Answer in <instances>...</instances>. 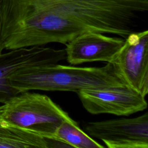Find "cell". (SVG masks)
I'll return each mask as SVG.
<instances>
[{
	"mask_svg": "<svg viewBox=\"0 0 148 148\" xmlns=\"http://www.w3.org/2000/svg\"><path fill=\"white\" fill-rule=\"evenodd\" d=\"M0 119L43 137H54L62 122L72 120L49 97L29 91L19 93L2 103Z\"/></svg>",
	"mask_w": 148,
	"mask_h": 148,
	"instance_id": "cell-3",
	"label": "cell"
},
{
	"mask_svg": "<svg viewBox=\"0 0 148 148\" xmlns=\"http://www.w3.org/2000/svg\"><path fill=\"white\" fill-rule=\"evenodd\" d=\"M147 0H0L5 50L66 45L86 32L125 39L137 31Z\"/></svg>",
	"mask_w": 148,
	"mask_h": 148,
	"instance_id": "cell-1",
	"label": "cell"
},
{
	"mask_svg": "<svg viewBox=\"0 0 148 148\" xmlns=\"http://www.w3.org/2000/svg\"><path fill=\"white\" fill-rule=\"evenodd\" d=\"M126 84L144 97L148 92V31L129 35L112 63Z\"/></svg>",
	"mask_w": 148,
	"mask_h": 148,
	"instance_id": "cell-4",
	"label": "cell"
},
{
	"mask_svg": "<svg viewBox=\"0 0 148 148\" xmlns=\"http://www.w3.org/2000/svg\"><path fill=\"white\" fill-rule=\"evenodd\" d=\"M77 94L84 108L91 114L129 116L147 107L145 97L127 86L84 90Z\"/></svg>",
	"mask_w": 148,
	"mask_h": 148,
	"instance_id": "cell-5",
	"label": "cell"
},
{
	"mask_svg": "<svg viewBox=\"0 0 148 148\" xmlns=\"http://www.w3.org/2000/svg\"><path fill=\"white\" fill-rule=\"evenodd\" d=\"M53 138L76 148H105L83 132L73 119L62 122Z\"/></svg>",
	"mask_w": 148,
	"mask_h": 148,
	"instance_id": "cell-10",
	"label": "cell"
},
{
	"mask_svg": "<svg viewBox=\"0 0 148 148\" xmlns=\"http://www.w3.org/2000/svg\"><path fill=\"white\" fill-rule=\"evenodd\" d=\"M4 49V47L2 43V41L1 39V16H0V54L3 52Z\"/></svg>",
	"mask_w": 148,
	"mask_h": 148,
	"instance_id": "cell-13",
	"label": "cell"
},
{
	"mask_svg": "<svg viewBox=\"0 0 148 148\" xmlns=\"http://www.w3.org/2000/svg\"><path fill=\"white\" fill-rule=\"evenodd\" d=\"M107 148H148V144L145 143H129V144H114L105 143Z\"/></svg>",
	"mask_w": 148,
	"mask_h": 148,
	"instance_id": "cell-12",
	"label": "cell"
},
{
	"mask_svg": "<svg viewBox=\"0 0 148 148\" xmlns=\"http://www.w3.org/2000/svg\"><path fill=\"white\" fill-rule=\"evenodd\" d=\"M0 148H47L45 138L0 119Z\"/></svg>",
	"mask_w": 148,
	"mask_h": 148,
	"instance_id": "cell-9",
	"label": "cell"
},
{
	"mask_svg": "<svg viewBox=\"0 0 148 148\" xmlns=\"http://www.w3.org/2000/svg\"><path fill=\"white\" fill-rule=\"evenodd\" d=\"M65 59V49L43 46L2 52L0 54V103H4L18 94L9 83V77L13 72L23 68L56 64Z\"/></svg>",
	"mask_w": 148,
	"mask_h": 148,
	"instance_id": "cell-6",
	"label": "cell"
},
{
	"mask_svg": "<svg viewBox=\"0 0 148 148\" xmlns=\"http://www.w3.org/2000/svg\"><path fill=\"white\" fill-rule=\"evenodd\" d=\"M47 148H76L65 142L53 137H44Z\"/></svg>",
	"mask_w": 148,
	"mask_h": 148,
	"instance_id": "cell-11",
	"label": "cell"
},
{
	"mask_svg": "<svg viewBox=\"0 0 148 148\" xmlns=\"http://www.w3.org/2000/svg\"><path fill=\"white\" fill-rule=\"evenodd\" d=\"M86 130L104 143L148 144V113L131 119L90 122Z\"/></svg>",
	"mask_w": 148,
	"mask_h": 148,
	"instance_id": "cell-8",
	"label": "cell"
},
{
	"mask_svg": "<svg viewBox=\"0 0 148 148\" xmlns=\"http://www.w3.org/2000/svg\"><path fill=\"white\" fill-rule=\"evenodd\" d=\"M125 39L96 32H86L67 43L66 59L71 65L103 61L112 63Z\"/></svg>",
	"mask_w": 148,
	"mask_h": 148,
	"instance_id": "cell-7",
	"label": "cell"
},
{
	"mask_svg": "<svg viewBox=\"0 0 148 148\" xmlns=\"http://www.w3.org/2000/svg\"><path fill=\"white\" fill-rule=\"evenodd\" d=\"M9 83L18 94L35 90L78 92L84 90L127 86L112 63L102 67L56 64L23 68L11 75Z\"/></svg>",
	"mask_w": 148,
	"mask_h": 148,
	"instance_id": "cell-2",
	"label": "cell"
}]
</instances>
